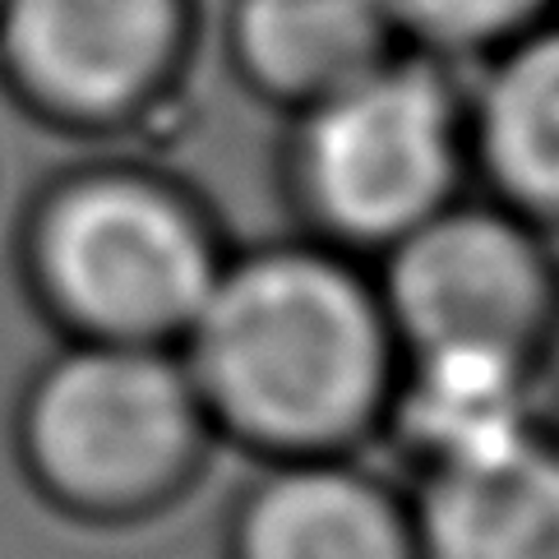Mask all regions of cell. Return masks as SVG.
I'll return each mask as SVG.
<instances>
[{"mask_svg": "<svg viewBox=\"0 0 559 559\" xmlns=\"http://www.w3.org/2000/svg\"><path fill=\"white\" fill-rule=\"evenodd\" d=\"M176 356L246 463L374 453L397 337L374 269L306 231L231 246Z\"/></svg>", "mask_w": 559, "mask_h": 559, "instance_id": "obj_1", "label": "cell"}, {"mask_svg": "<svg viewBox=\"0 0 559 559\" xmlns=\"http://www.w3.org/2000/svg\"><path fill=\"white\" fill-rule=\"evenodd\" d=\"M24 486L61 523L134 532L163 523L223 453L176 347L56 337L10 416Z\"/></svg>", "mask_w": 559, "mask_h": 559, "instance_id": "obj_2", "label": "cell"}, {"mask_svg": "<svg viewBox=\"0 0 559 559\" xmlns=\"http://www.w3.org/2000/svg\"><path fill=\"white\" fill-rule=\"evenodd\" d=\"M227 250L213 204L186 176L97 157L33 199L19 273L56 337L176 347Z\"/></svg>", "mask_w": 559, "mask_h": 559, "instance_id": "obj_3", "label": "cell"}, {"mask_svg": "<svg viewBox=\"0 0 559 559\" xmlns=\"http://www.w3.org/2000/svg\"><path fill=\"white\" fill-rule=\"evenodd\" d=\"M283 121L277 190L296 231L366 264L472 186L467 74L416 47Z\"/></svg>", "mask_w": 559, "mask_h": 559, "instance_id": "obj_4", "label": "cell"}, {"mask_svg": "<svg viewBox=\"0 0 559 559\" xmlns=\"http://www.w3.org/2000/svg\"><path fill=\"white\" fill-rule=\"evenodd\" d=\"M397 352L546 366L559 347V250L486 194H457L374 259Z\"/></svg>", "mask_w": 559, "mask_h": 559, "instance_id": "obj_5", "label": "cell"}, {"mask_svg": "<svg viewBox=\"0 0 559 559\" xmlns=\"http://www.w3.org/2000/svg\"><path fill=\"white\" fill-rule=\"evenodd\" d=\"M199 28V0H0V70L43 121L121 134L186 93Z\"/></svg>", "mask_w": 559, "mask_h": 559, "instance_id": "obj_6", "label": "cell"}, {"mask_svg": "<svg viewBox=\"0 0 559 559\" xmlns=\"http://www.w3.org/2000/svg\"><path fill=\"white\" fill-rule=\"evenodd\" d=\"M217 559H421L407 481L370 453L250 463Z\"/></svg>", "mask_w": 559, "mask_h": 559, "instance_id": "obj_7", "label": "cell"}, {"mask_svg": "<svg viewBox=\"0 0 559 559\" xmlns=\"http://www.w3.org/2000/svg\"><path fill=\"white\" fill-rule=\"evenodd\" d=\"M546 366L481 352H403L374 453L412 481L513 444L546 416Z\"/></svg>", "mask_w": 559, "mask_h": 559, "instance_id": "obj_8", "label": "cell"}, {"mask_svg": "<svg viewBox=\"0 0 559 559\" xmlns=\"http://www.w3.org/2000/svg\"><path fill=\"white\" fill-rule=\"evenodd\" d=\"M421 559H559V421L407 481Z\"/></svg>", "mask_w": 559, "mask_h": 559, "instance_id": "obj_9", "label": "cell"}, {"mask_svg": "<svg viewBox=\"0 0 559 559\" xmlns=\"http://www.w3.org/2000/svg\"><path fill=\"white\" fill-rule=\"evenodd\" d=\"M467 79V163L481 194L559 241V14L509 37Z\"/></svg>", "mask_w": 559, "mask_h": 559, "instance_id": "obj_10", "label": "cell"}, {"mask_svg": "<svg viewBox=\"0 0 559 559\" xmlns=\"http://www.w3.org/2000/svg\"><path fill=\"white\" fill-rule=\"evenodd\" d=\"M403 51L384 0H227L223 56L259 107L292 116Z\"/></svg>", "mask_w": 559, "mask_h": 559, "instance_id": "obj_11", "label": "cell"}, {"mask_svg": "<svg viewBox=\"0 0 559 559\" xmlns=\"http://www.w3.org/2000/svg\"><path fill=\"white\" fill-rule=\"evenodd\" d=\"M403 47L449 66H476L509 37L559 14V0H384Z\"/></svg>", "mask_w": 559, "mask_h": 559, "instance_id": "obj_12", "label": "cell"}]
</instances>
